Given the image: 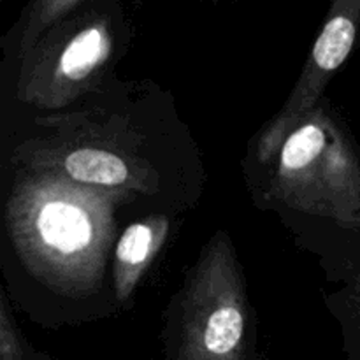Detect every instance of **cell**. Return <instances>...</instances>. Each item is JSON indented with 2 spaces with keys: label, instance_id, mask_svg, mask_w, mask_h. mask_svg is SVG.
<instances>
[{
  "label": "cell",
  "instance_id": "1",
  "mask_svg": "<svg viewBox=\"0 0 360 360\" xmlns=\"http://www.w3.org/2000/svg\"><path fill=\"white\" fill-rule=\"evenodd\" d=\"M7 220L23 262L53 288L74 294L101 280L115 229L102 193L63 178L28 179L11 197Z\"/></svg>",
  "mask_w": 360,
  "mask_h": 360
},
{
  "label": "cell",
  "instance_id": "2",
  "mask_svg": "<svg viewBox=\"0 0 360 360\" xmlns=\"http://www.w3.org/2000/svg\"><path fill=\"white\" fill-rule=\"evenodd\" d=\"M273 193L294 210L360 229V162L340 127L313 109L278 151Z\"/></svg>",
  "mask_w": 360,
  "mask_h": 360
},
{
  "label": "cell",
  "instance_id": "3",
  "mask_svg": "<svg viewBox=\"0 0 360 360\" xmlns=\"http://www.w3.org/2000/svg\"><path fill=\"white\" fill-rule=\"evenodd\" d=\"M125 28L118 0H90L46 32L20 60L18 95L42 108H60L94 83Z\"/></svg>",
  "mask_w": 360,
  "mask_h": 360
},
{
  "label": "cell",
  "instance_id": "4",
  "mask_svg": "<svg viewBox=\"0 0 360 360\" xmlns=\"http://www.w3.org/2000/svg\"><path fill=\"white\" fill-rule=\"evenodd\" d=\"M248 301L229 236L220 232L190 273L179 360H245Z\"/></svg>",
  "mask_w": 360,
  "mask_h": 360
},
{
  "label": "cell",
  "instance_id": "5",
  "mask_svg": "<svg viewBox=\"0 0 360 360\" xmlns=\"http://www.w3.org/2000/svg\"><path fill=\"white\" fill-rule=\"evenodd\" d=\"M169 231L162 217L136 221L125 229L115 250V290L120 301H127L144 271L157 257Z\"/></svg>",
  "mask_w": 360,
  "mask_h": 360
},
{
  "label": "cell",
  "instance_id": "6",
  "mask_svg": "<svg viewBox=\"0 0 360 360\" xmlns=\"http://www.w3.org/2000/svg\"><path fill=\"white\" fill-rule=\"evenodd\" d=\"M62 169L67 178L86 186L115 188L132 181V174L125 160L111 151L98 148H79L69 151L63 157Z\"/></svg>",
  "mask_w": 360,
  "mask_h": 360
},
{
  "label": "cell",
  "instance_id": "7",
  "mask_svg": "<svg viewBox=\"0 0 360 360\" xmlns=\"http://www.w3.org/2000/svg\"><path fill=\"white\" fill-rule=\"evenodd\" d=\"M90 0H28L14 28V46L18 58L27 56L58 21L69 16Z\"/></svg>",
  "mask_w": 360,
  "mask_h": 360
},
{
  "label": "cell",
  "instance_id": "8",
  "mask_svg": "<svg viewBox=\"0 0 360 360\" xmlns=\"http://www.w3.org/2000/svg\"><path fill=\"white\" fill-rule=\"evenodd\" d=\"M323 27L333 28L352 41H357L360 32V0H333Z\"/></svg>",
  "mask_w": 360,
  "mask_h": 360
},
{
  "label": "cell",
  "instance_id": "9",
  "mask_svg": "<svg viewBox=\"0 0 360 360\" xmlns=\"http://www.w3.org/2000/svg\"><path fill=\"white\" fill-rule=\"evenodd\" d=\"M0 360H23V348H21L16 327L7 311V302L4 295L0 302Z\"/></svg>",
  "mask_w": 360,
  "mask_h": 360
},
{
  "label": "cell",
  "instance_id": "10",
  "mask_svg": "<svg viewBox=\"0 0 360 360\" xmlns=\"http://www.w3.org/2000/svg\"><path fill=\"white\" fill-rule=\"evenodd\" d=\"M355 299H357V306H359V313H360V280L357 283V290H355Z\"/></svg>",
  "mask_w": 360,
  "mask_h": 360
}]
</instances>
